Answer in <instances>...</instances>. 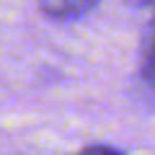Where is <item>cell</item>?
I'll return each mask as SVG.
<instances>
[{
    "label": "cell",
    "instance_id": "obj_1",
    "mask_svg": "<svg viewBox=\"0 0 155 155\" xmlns=\"http://www.w3.org/2000/svg\"><path fill=\"white\" fill-rule=\"evenodd\" d=\"M98 8L96 0H47L39 3V11L49 16L52 21H78L85 18L88 13H93Z\"/></svg>",
    "mask_w": 155,
    "mask_h": 155
},
{
    "label": "cell",
    "instance_id": "obj_3",
    "mask_svg": "<svg viewBox=\"0 0 155 155\" xmlns=\"http://www.w3.org/2000/svg\"><path fill=\"white\" fill-rule=\"evenodd\" d=\"M75 155H124V153L114 145H88V147L78 150Z\"/></svg>",
    "mask_w": 155,
    "mask_h": 155
},
{
    "label": "cell",
    "instance_id": "obj_2",
    "mask_svg": "<svg viewBox=\"0 0 155 155\" xmlns=\"http://www.w3.org/2000/svg\"><path fill=\"white\" fill-rule=\"evenodd\" d=\"M140 75L142 80L155 91V11L147 18L142 28V41H140Z\"/></svg>",
    "mask_w": 155,
    "mask_h": 155
}]
</instances>
